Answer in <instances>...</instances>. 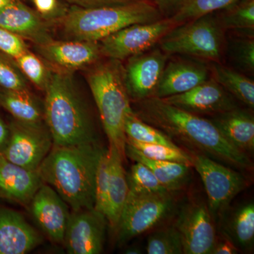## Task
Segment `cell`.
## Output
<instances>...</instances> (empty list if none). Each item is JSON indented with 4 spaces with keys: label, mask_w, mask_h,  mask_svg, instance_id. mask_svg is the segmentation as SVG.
I'll use <instances>...</instances> for the list:
<instances>
[{
    "label": "cell",
    "mask_w": 254,
    "mask_h": 254,
    "mask_svg": "<svg viewBox=\"0 0 254 254\" xmlns=\"http://www.w3.org/2000/svg\"><path fill=\"white\" fill-rule=\"evenodd\" d=\"M177 25L170 18L136 23L99 42L102 56L119 61L148 51Z\"/></svg>",
    "instance_id": "ba28073f"
},
{
    "label": "cell",
    "mask_w": 254,
    "mask_h": 254,
    "mask_svg": "<svg viewBox=\"0 0 254 254\" xmlns=\"http://www.w3.org/2000/svg\"><path fill=\"white\" fill-rule=\"evenodd\" d=\"M45 92L44 118L53 145L97 142L91 118L69 73L52 71Z\"/></svg>",
    "instance_id": "3957f363"
},
{
    "label": "cell",
    "mask_w": 254,
    "mask_h": 254,
    "mask_svg": "<svg viewBox=\"0 0 254 254\" xmlns=\"http://www.w3.org/2000/svg\"><path fill=\"white\" fill-rule=\"evenodd\" d=\"M104 150L97 142L66 146L53 145L37 171L71 211L94 208L95 177Z\"/></svg>",
    "instance_id": "7a4b0ae2"
},
{
    "label": "cell",
    "mask_w": 254,
    "mask_h": 254,
    "mask_svg": "<svg viewBox=\"0 0 254 254\" xmlns=\"http://www.w3.org/2000/svg\"><path fill=\"white\" fill-rule=\"evenodd\" d=\"M66 1L70 3H73V4L76 5V6H82V4L80 0H66ZM82 7H83V6H82Z\"/></svg>",
    "instance_id": "f6af8a7d"
},
{
    "label": "cell",
    "mask_w": 254,
    "mask_h": 254,
    "mask_svg": "<svg viewBox=\"0 0 254 254\" xmlns=\"http://www.w3.org/2000/svg\"><path fill=\"white\" fill-rule=\"evenodd\" d=\"M156 5L162 14L171 17L177 12L185 0H149Z\"/></svg>",
    "instance_id": "f35d334b"
},
{
    "label": "cell",
    "mask_w": 254,
    "mask_h": 254,
    "mask_svg": "<svg viewBox=\"0 0 254 254\" xmlns=\"http://www.w3.org/2000/svg\"><path fill=\"white\" fill-rule=\"evenodd\" d=\"M9 142L1 152L10 163L36 171L53 146L49 130L42 125H26L16 121L9 127Z\"/></svg>",
    "instance_id": "9c48e42d"
},
{
    "label": "cell",
    "mask_w": 254,
    "mask_h": 254,
    "mask_svg": "<svg viewBox=\"0 0 254 254\" xmlns=\"http://www.w3.org/2000/svg\"><path fill=\"white\" fill-rule=\"evenodd\" d=\"M87 81L110 144L118 150L125 160L127 145L125 120L133 109L120 61L110 59L98 63L88 72Z\"/></svg>",
    "instance_id": "5b68a950"
},
{
    "label": "cell",
    "mask_w": 254,
    "mask_h": 254,
    "mask_svg": "<svg viewBox=\"0 0 254 254\" xmlns=\"http://www.w3.org/2000/svg\"><path fill=\"white\" fill-rule=\"evenodd\" d=\"M27 50V44L23 38L0 27V51L1 53L16 60Z\"/></svg>",
    "instance_id": "d590c367"
},
{
    "label": "cell",
    "mask_w": 254,
    "mask_h": 254,
    "mask_svg": "<svg viewBox=\"0 0 254 254\" xmlns=\"http://www.w3.org/2000/svg\"><path fill=\"white\" fill-rule=\"evenodd\" d=\"M172 208L170 193L143 195L128 191L116 227L119 243H126L153 228L168 215Z\"/></svg>",
    "instance_id": "52a82bcc"
},
{
    "label": "cell",
    "mask_w": 254,
    "mask_h": 254,
    "mask_svg": "<svg viewBox=\"0 0 254 254\" xmlns=\"http://www.w3.org/2000/svg\"><path fill=\"white\" fill-rule=\"evenodd\" d=\"M222 16V27L254 31V0H242L227 8Z\"/></svg>",
    "instance_id": "4dcf8cb0"
},
{
    "label": "cell",
    "mask_w": 254,
    "mask_h": 254,
    "mask_svg": "<svg viewBox=\"0 0 254 254\" xmlns=\"http://www.w3.org/2000/svg\"><path fill=\"white\" fill-rule=\"evenodd\" d=\"M127 155L135 162H140L148 167L169 191L178 190L181 187L190 173V166L186 164L152 160L143 156L136 149L127 144Z\"/></svg>",
    "instance_id": "603a6c76"
},
{
    "label": "cell",
    "mask_w": 254,
    "mask_h": 254,
    "mask_svg": "<svg viewBox=\"0 0 254 254\" xmlns=\"http://www.w3.org/2000/svg\"><path fill=\"white\" fill-rule=\"evenodd\" d=\"M38 48L42 56L57 69L68 73L96 63L102 56L98 42L53 39Z\"/></svg>",
    "instance_id": "9a60e30c"
},
{
    "label": "cell",
    "mask_w": 254,
    "mask_h": 254,
    "mask_svg": "<svg viewBox=\"0 0 254 254\" xmlns=\"http://www.w3.org/2000/svg\"><path fill=\"white\" fill-rule=\"evenodd\" d=\"M107 219L94 208L70 213L63 244L69 254H98L104 246Z\"/></svg>",
    "instance_id": "8fae6325"
},
{
    "label": "cell",
    "mask_w": 254,
    "mask_h": 254,
    "mask_svg": "<svg viewBox=\"0 0 254 254\" xmlns=\"http://www.w3.org/2000/svg\"><path fill=\"white\" fill-rule=\"evenodd\" d=\"M238 253V250L230 240H222L216 245L215 243L211 254H234Z\"/></svg>",
    "instance_id": "60d3db41"
},
{
    "label": "cell",
    "mask_w": 254,
    "mask_h": 254,
    "mask_svg": "<svg viewBox=\"0 0 254 254\" xmlns=\"http://www.w3.org/2000/svg\"><path fill=\"white\" fill-rule=\"evenodd\" d=\"M194 167L204 185L209 211L216 215L245 187L243 177L203 155H190Z\"/></svg>",
    "instance_id": "30bf717a"
},
{
    "label": "cell",
    "mask_w": 254,
    "mask_h": 254,
    "mask_svg": "<svg viewBox=\"0 0 254 254\" xmlns=\"http://www.w3.org/2000/svg\"><path fill=\"white\" fill-rule=\"evenodd\" d=\"M20 71L37 88L44 91L49 83L52 71L41 58L29 50L14 60Z\"/></svg>",
    "instance_id": "f546056e"
},
{
    "label": "cell",
    "mask_w": 254,
    "mask_h": 254,
    "mask_svg": "<svg viewBox=\"0 0 254 254\" xmlns=\"http://www.w3.org/2000/svg\"><path fill=\"white\" fill-rule=\"evenodd\" d=\"M168 60V54L155 49L128 58L124 68L129 96L141 100L154 95Z\"/></svg>",
    "instance_id": "7c38bea8"
},
{
    "label": "cell",
    "mask_w": 254,
    "mask_h": 254,
    "mask_svg": "<svg viewBox=\"0 0 254 254\" xmlns=\"http://www.w3.org/2000/svg\"><path fill=\"white\" fill-rule=\"evenodd\" d=\"M146 252L148 254H183L180 232L173 227L154 232L147 240Z\"/></svg>",
    "instance_id": "1f68e13d"
},
{
    "label": "cell",
    "mask_w": 254,
    "mask_h": 254,
    "mask_svg": "<svg viewBox=\"0 0 254 254\" xmlns=\"http://www.w3.org/2000/svg\"><path fill=\"white\" fill-rule=\"evenodd\" d=\"M109 153L110 173L108 182V209L107 221L110 226L116 228L122 212L128 197V185L126 173L123 167V158L118 150L110 144Z\"/></svg>",
    "instance_id": "7402d4cb"
},
{
    "label": "cell",
    "mask_w": 254,
    "mask_h": 254,
    "mask_svg": "<svg viewBox=\"0 0 254 254\" xmlns=\"http://www.w3.org/2000/svg\"><path fill=\"white\" fill-rule=\"evenodd\" d=\"M235 60L247 71L254 69V41L252 39L237 41L233 46Z\"/></svg>",
    "instance_id": "8d00e7d4"
},
{
    "label": "cell",
    "mask_w": 254,
    "mask_h": 254,
    "mask_svg": "<svg viewBox=\"0 0 254 254\" xmlns=\"http://www.w3.org/2000/svg\"><path fill=\"white\" fill-rule=\"evenodd\" d=\"M127 144L139 152L146 158L160 161L176 162L186 164L192 167L190 155L182 150L181 148H173L166 145L141 143L127 138Z\"/></svg>",
    "instance_id": "f1b7e54d"
},
{
    "label": "cell",
    "mask_w": 254,
    "mask_h": 254,
    "mask_svg": "<svg viewBox=\"0 0 254 254\" xmlns=\"http://www.w3.org/2000/svg\"><path fill=\"white\" fill-rule=\"evenodd\" d=\"M109 173V153H108V149H105L100 157L98 169H97L94 205L95 210L103 214L105 216L108 209Z\"/></svg>",
    "instance_id": "e575fe53"
},
{
    "label": "cell",
    "mask_w": 254,
    "mask_h": 254,
    "mask_svg": "<svg viewBox=\"0 0 254 254\" xmlns=\"http://www.w3.org/2000/svg\"><path fill=\"white\" fill-rule=\"evenodd\" d=\"M30 204L33 218L48 238L55 243H63L69 207L58 192L43 182Z\"/></svg>",
    "instance_id": "5bb4252c"
},
{
    "label": "cell",
    "mask_w": 254,
    "mask_h": 254,
    "mask_svg": "<svg viewBox=\"0 0 254 254\" xmlns=\"http://www.w3.org/2000/svg\"><path fill=\"white\" fill-rule=\"evenodd\" d=\"M43 183L38 171L10 163L0 156V196L20 204L31 203L33 195Z\"/></svg>",
    "instance_id": "d6986e66"
},
{
    "label": "cell",
    "mask_w": 254,
    "mask_h": 254,
    "mask_svg": "<svg viewBox=\"0 0 254 254\" xmlns=\"http://www.w3.org/2000/svg\"><path fill=\"white\" fill-rule=\"evenodd\" d=\"M164 101L192 113L219 114L236 108L233 100L213 78L190 91L162 98Z\"/></svg>",
    "instance_id": "2e32d148"
},
{
    "label": "cell",
    "mask_w": 254,
    "mask_h": 254,
    "mask_svg": "<svg viewBox=\"0 0 254 254\" xmlns=\"http://www.w3.org/2000/svg\"><path fill=\"white\" fill-rule=\"evenodd\" d=\"M0 27L33 42L37 46L53 39L46 18L20 0H12L0 9Z\"/></svg>",
    "instance_id": "e0dca14e"
},
{
    "label": "cell",
    "mask_w": 254,
    "mask_h": 254,
    "mask_svg": "<svg viewBox=\"0 0 254 254\" xmlns=\"http://www.w3.org/2000/svg\"><path fill=\"white\" fill-rule=\"evenodd\" d=\"M0 105L9 112L16 121L31 125H41L44 118L39 105L29 91H0Z\"/></svg>",
    "instance_id": "cb8c5ba5"
},
{
    "label": "cell",
    "mask_w": 254,
    "mask_h": 254,
    "mask_svg": "<svg viewBox=\"0 0 254 254\" xmlns=\"http://www.w3.org/2000/svg\"><path fill=\"white\" fill-rule=\"evenodd\" d=\"M221 25L205 15L170 30L160 40L166 54H182L218 62L221 56L223 34Z\"/></svg>",
    "instance_id": "8992f818"
},
{
    "label": "cell",
    "mask_w": 254,
    "mask_h": 254,
    "mask_svg": "<svg viewBox=\"0 0 254 254\" xmlns=\"http://www.w3.org/2000/svg\"><path fill=\"white\" fill-rule=\"evenodd\" d=\"M42 242V237L21 214L0 208V254H25Z\"/></svg>",
    "instance_id": "ac0fdd59"
},
{
    "label": "cell",
    "mask_w": 254,
    "mask_h": 254,
    "mask_svg": "<svg viewBox=\"0 0 254 254\" xmlns=\"http://www.w3.org/2000/svg\"><path fill=\"white\" fill-rule=\"evenodd\" d=\"M12 0H0V9H2L6 4H9Z\"/></svg>",
    "instance_id": "ee69618b"
},
{
    "label": "cell",
    "mask_w": 254,
    "mask_h": 254,
    "mask_svg": "<svg viewBox=\"0 0 254 254\" xmlns=\"http://www.w3.org/2000/svg\"><path fill=\"white\" fill-rule=\"evenodd\" d=\"M0 88L6 91H28L24 76L12 58L0 51Z\"/></svg>",
    "instance_id": "d6a6232c"
},
{
    "label": "cell",
    "mask_w": 254,
    "mask_h": 254,
    "mask_svg": "<svg viewBox=\"0 0 254 254\" xmlns=\"http://www.w3.org/2000/svg\"><path fill=\"white\" fill-rule=\"evenodd\" d=\"M136 0H80L83 7H95V6H111L126 4Z\"/></svg>",
    "instance_id": "ab89813d"
},
{
    "label": "cell",
    "mask_w": 254,
    "mask_h": 254,
    "mask_svg": "<svg viewBox=\"0 0 254 254\" xmlns=\"http://www.w3.org/2000/svg\"><path fill=\"white\" fill-rule=\"evenodd\" d=\"M138 105L133 113L172 140L187 143L236 168H252L247 154L227 141L211 120L169 104L157 97L138 100Z\"/></svg>",
    "instance_id": "6da1fadb"
},
{
    "label": "cell",
    "mask_w": 254,
    "mask_h": 254,
    "mask_svg": "<svg viewBox=\"0 0 254 254\" xmlns=\"http://www.w3.org/2000/svg\"><path fill=\"white\" fill-rule=\"evenodd\" d=\"M213 79L237 99L254 107V82L242 73L220 64L213 66Z\"/></svg>",
    "instance_id": "d4e9b609"
},
{
    "label": "cell",
    "mask_w": 254,
    "mask_h": 254,
    "mask_svg": "<svg viewBox=\"0 0 254 254\" xmlns=\"http://www.w3.org/2000/svg\"><path fill=\"white\" fill-rule=\"evenodd\" d=\"M162 16L152 1L136 0L126 4L95 7L76 5L55 20L70 38L99 43L124 28L158 21Z\"/></svg>",
    "instance_id": "277c9868"
},
{
    "label": "cell",
    "mask_w": 254,
    "mask_h": 254,
    "mask_svg": "<svg viewBox=\"0 0 254 254\" xmlns=\"http://www.w3.org/2000/svg\"><path fill=\"white\" fill-rule=\"evenodd\" d=\"M125 131L127 138L133 141L166 145L173 148L178 147L168 135L138 118L133 110L127 115L125 120Z\"/></svg>",
    "instance_id": "484cf974"
},
{
    "label": "cell",
    "mask_w": 254,
    "mask_h": 254,
    "mask_svg": "<svg viewBox=\"0 0 254 254\" xmlns=\"http://www.w3.org/2000/svg\"><path fill=\"white\" fill-rule=\"evenodd\" d=\"M183 254H211L215 245V234L210 211L203 204L188 205L177 221Z\"/></svg>",
    "instance_id": "4fadbf2b"
},
{
    "label": "cell",
    "mask_w": 254,
    "mask_h": 254,
    "mask_svg": "<svg viewBox=\"0 0 254 254\" xmlns=\"http://www.w3.org/2000/svg\"><path fill=\"white\" fill-rule=\"evenodd\" d=\"M217 115H218L211 120V121L227 141L244 153L253 151V115L245 110L237 108Z\"/></svg>",
    "instance_id": "44dd1931"
},
{
    "label": "cell",
    "mask_w": 254,
    "mask_h": 254,
    "mask_svg": "<svg viewBox=\"0 0 254 254\" xmlns=\"http://www.w3.org/2000/svg\"><path fill=\"white\" fill-rule=\"evenodd\" d=\"M237 0H185L183 4L171 17L174 23L178 26L210 14L214 11L225 9L235 4Z\"/></svg>",
    "instance_id": "4316f807"
},
{
    "label": "cell",
    "mask_w": 254,
    "mask_h": 254,
    "mask_svg": "<svg viewBox=\"0 0 254 254\" xmlns=\"http://www.w3.org/2000/svg\"><path fill=\"white\" fill-rule=\"evenodd\" d=\"M1 153H0V156H1Z\"/></svg>",
    "instance_id": "bcb514c9"
},
{
    "label": "cell",
    "mask_w": 254,
    "mask_h": 254,
    "mask_svg": "<svg viewBox=\"0 0 254 254\" xmlns=\"http://www.w3.org/2000/svg\"><path fill=\"white\" fill-rule=\"evenodd\" d=\"M141 253V250L137 247H131L125 251V254H140Z\"/></svg>",
    "instance_id": "7bdbcfd3"
},
{
    "label": "cell",
    "mask_w": 254,
    "mask_h": 254,
    "mask_svg": "<svg viewBox=\"0 0 254 254\" xmlns=\"http://www.w3.org/2000/svg\"><path fill=\"white\" fill-rule=\"evenodd\" d=\"M208 79V71L203 65L186 61L166 64L153 96L168 98L182 94Z\"/></svg>",
    "instance_id": "ffe728a7"
},
{
    "label": "cell",
    "mask_w": 254,
    "mask_h": 254,
    "mask_svg": "<svg viewBox=\"0 0 254 254\" xmlns=\"http://www.w3.org/2000/svg\"><path fill=\"white\" fill-rule=\"evenodd\" d=\"M32 1L36 7L37 12L43 18L52 19L60 17L59 3L58 0H32Z\"/></svg>",
    "instance_id": "74e56055"
},
{
    "label": "cell",
    "mask_w": 254,
    "mask_h": 254,
    "mask_svg": "<svg viewBox=\"0 0 254 254\" xmlns=\"http://www.w3.org/2000/svg\"><path fill=\"white\" fill-rule=\"evenodd\" d=\"M128 190L136 194H165L170 191L159 182L153 172L140 162L132 165L128 177Z\"/></svg>",
    "instance_id": "83f0119b"
},
{
    "label": "cell",
    "mask_w": 254,
    "mask_h": 254,
    "mask_svg": "<svg viewBox=\"0 0 254 254\" xmlns=\"http://www.w3.org/2000/svg\"><path fill=\"white\" fill-rule=\"evenodd\" d=\"M10 136L9 127L6 126L4 122L0 118V153L6 148Z\"/></svg>",
    "instance_id": "b9f144b4"
},
{
    "label": "cell",
    "mask_w": 254,
    "mask_h": 254,
    "mask_svg": "<svg viewBox=\"0 0 254 254\" xmlns=\"http://www.w3.org/2000/svg\"><path fill=\"white\" fill-rule=\"evenodd\" d=\"M232 231L237 242L243 247L252 245L254 240V205H244L235 214Z\"/></svg>",
    "instance_id": "836d02e7"
}]
</instances>
